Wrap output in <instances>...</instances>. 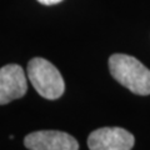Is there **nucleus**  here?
Masks as SVG:
<instances>
[{"label":"nucleus","instance_id":"f257e3e1","mask_svg":"<svg viewBox=\"0 0 150 150\" xmlns=\"http://www.w3.org/2000/svg\"><path fill=\"white\" fill-rule=\"evenodd\" d=\"M112 78L137 95L150 94V70L137 58L126 54H114L109 58Z\"/></svg>","mask_w":150,"mask_h":150},{"label":"nucleus","instance_id":"f03ea898","mask_svg":"<svg viewBox=\"0 0 150 150\" xmlns=\"http://www.w3.org/2000/svg\"><path fill=\"white\" fill-rule=\"evenodd\" d=\"M28 76L38 94L45 99L55 100L64 94L65 83L62 74L48 60L31 59L28 64Z\"/></svg>","mask_w":150,"mask_h":150},{"label":"nucleus","instance_id":"7ed1b4c3","mask_svg":"<svg viewBox=\"0 0 150 150\" xmlns=\"http://www.w3.org/2000/svg\"><path fill=\"white\" fill-rule=\"evenodd\" d=\"M134 135L123 128H100L89 135L88 146L90 150H131Z\"/></svg>","mask_w":150,"mask_h":150},{"label":"nucleus","instance_id":"20e7f679","mask_svg":"<svg viewBox=\"0 0 150 150\" xmlns=\"http://www.w3.org/2000/svg\"><path fill=\"white\" fill-rule=\"evenodd\" d=\"M30 150H79V144L70 134L58 130H41L30 133L24 139Z\"/></svg>","mask_w":150,"mask_h":150},{"label":"nucleus","instance_id":"39448f33","mask_svg":"<svg viewBox=\"0 0 150 150\" xmlns=\"http://www.w3.org/2000/svg\"><path fill=\"white\" fill-rule=\"evenodd\" d=\"M28 84L25 73L18 64H9L0 69V105H5L25 95Z\"/></svg>","mask_w":150,"mask_h":150},{"label":"nucleus","instance_id":"423d86ee","mask_svg":"<svg viewBox=\"0 0 150 150\" xmlns=\"http://www.w3.org/2000/svg\"><path fill=\"white\" fill-rule=\"evenodd\" d=\"M38 1L43 4V5H55V4L62 3L63 0H38Z\"/></svg>","mask_w":150,"mask_h":150}]
</instances>
